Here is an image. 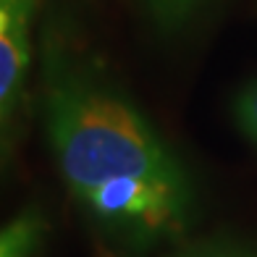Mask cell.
<instances>
[{
    "label": "cell",
    "instance_id": "3957f363",
    "mask_svg": "<svg viewBox=\"0 0 257 257\" xmlns=\"http://www.w3.org/2000/svg\"><path fill=\"white\" fill-rule=\"evenodd\" d=\"M45 220L40 213L27 210L0 228V257H29L42 239Z\"/></svg>",
    "mask_w": 257,
    "mask_h": 257
},
{
    "label": "cell",
    "instance_id": "7a4b0ae2",
    "mask_svg": "<svg viewBox=\"0 0 257 257\" xmlns=\"http://www.w3.org/2000/svg\"><path fill=\"white\" fill-rule=\"evenodd\" d=\"M37 0H0V160L14 139L32 66V19Z\"/></svg>",
    "mask_w": 257,
    "mask_h": 257
},
{
    "label": "cell",
    "instance_id": "8992f818",
    "mask_svg": "<svg viewBox=\"0 0 257 257\" xmlns=\"http://www.w3.org/2000/svg\"><path fill=\"white\" fill-rule=\"evenodd\" d=\"M236 123L257 145V81L244 87L236 97Z\"/></svg>",
    "mask_w": 257,
    "mask_h": 257
},
{
    "label": "cell",
    "instance_id": "5b68a950",
    "mask_svg": "<svg viewBox=\"0 0 257 257\" xmlns=\"http://www.w3.org/2000/svg\"><path fill=\"white\" fill-rule=\"evenodd\" d=\"M202 0H145V6L150 8L163 27H179L181 21H186Z\"/></svg>",
    "mask_w": 257,
    "mask_h": 257
},
{
    "label": "cell",
    "instance_id": "277c9868",
    "mask_svg": "<svg viewBox=\"0 0 257 257\" xmlns=\"http://www.w3.org/2000/svg\"><path fill=\"white\" fill-rule=\"evenodd\" d=\"M166 257H257V247L239 241H197Z\"/></svg>",
    "mask_w": 257,
    "mask_h": 257
},
{
    "label": "cell",
    "instance_id": "6da1fadb",
    "mask_svg": "<svg viewBox=\"0 0 257 257\" xmlns=\"http://www.w3.org/2000/svg\"><path fill=\"white\" fill-rule=\"evenodd\" d=\"M45 123L76 205L115 249L147 254L192 220V181L145 113L74 50H45Z\"/></svg>",
    "mask_w": 257,
    "mask_h": 257
}]
</instances>
